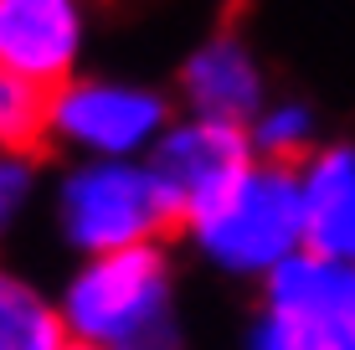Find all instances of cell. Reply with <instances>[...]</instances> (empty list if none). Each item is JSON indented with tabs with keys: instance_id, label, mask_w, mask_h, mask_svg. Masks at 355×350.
I'll return each instance as SVG.
<instances>
[{
	"instance_id": "cell-14",
	"label": "cell",
	"mask_w": 355,
	"mask_h": 350,
	"mask_svg": "<svg viewBox=\"0 0 355 350\" xmlns=\"http://www.w3.org/2000/svg\"><path fill=\"white\" fill-rule=\"evenodd\" d=\"M237 350H299V345H293V335L284 330V324L268 320L263 309H258V315H252V324L242 330V345H237Z\"/></svg>"
},
{
	"instance_id": "cell-3",
	"label": "cell",
	"mask_w": 355,
	"mask_h": 350,
	"mask_svg": "<svg viewBox=\"0 0 355 350\" xmlns=\"http://www.w3.org/2000/svg\"><path fill=\"white\" fill-rule=\"evenodd\" d=\"M57 222L83 258L160 243L175 227L144 160H78L57 186Z\"/></svg>"
},
{
	"instance_id": "cell-9",
	"label": "cell",
	"mask_w": 355,
	"mask_h": 350,
	"mask_svg": "<svg viewBox=\"0 0 355 350\" xmlns=\"http://www.w3.org/2000/svg\"><path fill=\"white\" fill-rule=\"evenodd\" d=\"M180 98H186V114L248 129V119L268 103V82H263L252 46L237 31L206 36L186 57V67H180Z\"/></svg>"
},
{
	"instance_id": "cell-6",
	"label": "cell",
	"mask_w": 355,
	"mask_h": 350,
	"mask_svg": "<svg viewBox=\"0 0 355 350\" xmlns=\"http://www.w3.org/2000/svg\"><path fill=\"white\" fill-rule=\"evenodd\" d=\"M263 283V315L278 320L299 350L355 340V268L320 252H288Z\"/></svg>"
},
{
	"instance_id": "cell-4",
	"label": "cell",
	"mask_w": 355,
	"mask_h": 350,
	"mask_svg": "<svg viewBox=\"0 0 355 350\" xmlns=\"http://www.w3.org/2000/svg\"><path fill=\"white\" fill-rule=\"evenodd\" d=\"M170 119L165 93L119 78H67L46 98V134L83 160H144Z\"/></svg>"
},
{
	"instance_id": "cell-13",
	"label": "cell",
	"mask_w": 355,
	"mask_h": 350,
	"mask_svg": "<svg viewBox=\"0 0 355 350\" xmlns=\"http://www.w3.org/2000/svg\"><path fill=\"white\" fill-rule=\"evenodd\" d=\"M36 191V155L0 150V227H10Z\"/></svg>"
},
{
	"instance_id": "cell-10",
	"label": "cell",
	"mask_w": 355,
	"mask_h": 350,
	"mask_svg": "<svg viewBox=\"0 0 355 350\" xmlns=\"http://www.w3.org/2000/svg\"><path fill=\"white\" fill-rule=\"evenodd\" d=\"M0 350H67L57 299L10 268H0Z\"/></svg>"
},
{
	"instance_id": "cell-15",
	"label": "cell",
	"mask_w": 355,
	"mask_h": 350,
	"mask_svg": "<svg viewBox=\"0 0 355 350\" xmlns=\"http://www.w3.org/2000/svg\"><path fill=\"white\" fill-rule=\"evenodd\" d=\"M324 350H355V340H350V345H324Z\"/></svg>"
},
{
	"instance_id": "cell-8",
	"label": "cell",
	"mask_w": 355,
	"mask_h": 350,
	"mask_svg": "<svg viewBox=\"0 0 355 350\" xmlns=\"http://www.w3.org/2000/svg\"><path fill=\"white\" fill-rule=\"evenodd\" d=\"M299 186V247L350 263L355 252V150L345 139L314 144L293 165Z\"/></svg>"
},
{
	"instance_id": "cell-12",
	"label": "cell",
	"mask_w": 355,
	"mask_h": 350,
	"mask_svg": "<svg viewBox=\"0 0 355 350\" xmlns=\"http://www.w3.org/2000/svg\"><path fill=\"white\" fill-rule=\"evenodd\" d=\"M46 98L52 93L31 88V82L0 78V150L36 155L46 139Z\"/></svg>"
},
{
	"instance_id": "cell-2",
	"label": "cell",
	"mask_w": 355,
	"mask_h": 350,
	"mask_svg": "<svg viewBox=\"0 0 355 350\" xmlns=\"http://www.w3.org/2000/svg\"><path fill=\"white\" fill-rule=\"evenodd\" d=\"M186 237L211 268L232 279H268L288 252H299L293 165L252 160L211 207L186 222Z\"/></svg>"
},
{
	"instance_id": "cell-5",
	"label": "cell",
	"mask_w": 355,
	"mask_h": 350,
	"mask_svg": "<svg viewBox=\"0 0 355 350\" xmlns=\"http://www.w3.org/2000/svg\"><path fill=\"white\" fill-rule=\"evenodd\" d=\"M248 165H252L248 129L222 124V119H201V114L170 119L160 139L150 144V155H144V170L160 186L175 227H186L196 211H206Z\"/></svg>"
},
{
	"instance_id": "cell-1",
	"label": "cell",
	"mask_w": 355,
	"mask_h": 350,
	"mask_svg": "<svg viewBox=\"0 0 355 350\" xmlns=\"http://www.w3.org/2000/svg\"><path fill=\"white\" fill-rule=\"evenodd\" d=\"M57 315L78 350H191L175 263L160 243L83 258L57 294Z\"/></svg>"
},
{
	"instance_id": "cell-7",
	"label": "cell",
	"mask_w": 355,
	"mask_h": 350,
	"mask_svg": "<svg viewBox=\"0 0 355 350\" xmlns=\"http://www.w3.org/2000/svg\"><path fill=\"white\" fill-rule=\"evenodd\" d=\"M88 16L83 0H0V78L52 93L78 78Z\"/></svg>"
},
{
	"instance_id": "cell-11",
	"label": "cell",
	"mask_w": 355,
	"mask_h": 350,
	"mask_svg": "<svg viewBox=\"0 0 355 350\" xmlns=\"http://www.w3.org/2000/svg\"><path fill=\"white\" fill-rule=\"evenodd\" d=\"M314 144H320V124H314V114H309L299 98L263 103L258 114L248 119V150H252V160L299 165Z\"/></svg>"
},
{
	"instance_id": "cell-16",
	"label": "cell",
	"mask_w": 355,
	"mask_h": 350,
	"mask_svg": "<svg viewBox=\"0 0 355 350\" xmlns=\"http://www.w3.org/2000/svg\"><path fill=\"white\" fill-rule=\"evenodd\" d=\"M67 350H78V345H67Z\"/></svg>"
}]
</instances>
